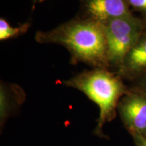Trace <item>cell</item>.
<instances>
[{"label":"cell","instance_id":"6da1fadb","mask_svg":"<svg viewBox=\"0 0 146 146\" xmlns=\"http://www.w3.org/2000/svg\"><path fill=\"white\" fill-rule=\"evenodd\" d=\"M35 40L41 44L65 47L70 53L72 64L110 69L104 27L101 23L75 16L51 30L39 31Z\"/></svg>","mask_w":146,"mask_h":146},{"label":"cell","instance_id":"7a4b0ae2","mask_svg":"<svg viewBox=\"0 0 146 146\" xmlns=\"http://www.w3.org/2000/svg\"><path fill=\"white\" fill-rule=\"evenodd\" d=\"M61 83L81 91L98 105L100 116L95 133L100 136L103 135L104 125L115 118L120 99L129 90L124 80L110 69L84 70Z\"/></svg>","mask_w":146,"mask_h":146},{"label":"cell","instance_id":"3957f363","mask_svg":"<svg viewBox=\"0 0 146 146\" xmlns=\"http://www.w3.org/2000/svg\"><path fill=\"white\" fill-rule=\"evenodd\" d=\"M110 69L120 67L146 29V20L132 15L116 18L104 24Z\"/></svg>","mask_w":146,"mask_h":146},{"label":"cell","instance_id":"277c9868","mask_svg":"<svg viewBox=\"0 0 146 146\" xmlns=\"http://www.w3.org/2000/svg\"><path fill=\"white\" fill-rule=\"evenodd\" d=\"M117 110L131 135L146 137V92L130 89L120 100Z\"/></svg>","mask_w":146,"mask_h":146},{"label":"cell","instance_id":"5b68a950","mask_svg":"<svg viewBox=\"0 0 146 146\" xmlns=\"http://www.w3.org/2000/svg\"><path fill=\"white\" fill-rule=\"evenodd\" d=\"M76 16L102 25L116 18L133 14L127 0H78Z\"/></svg>","mask_w":146,"mask_h":146},{"label":"cell","instance_id":"8992f818","mask_svg":"<svg viewBox=\"0 0 146 146\" xmlns=\"http://www.w3.org/2000/svg\"><path fill=\"white\" fill-rule=\"evenodd\" d=\"M114 72L123 80L131 82L146 72V29Z\"/></svg>","mask_w":146,"mask_h":146},{"label":"cell","instance_id":"52a82bcc","mask_svg":"<svg viewBox=\"0 0 146 146\" xmlns=\"http://www.w3.org/2000/svg\"><path fill=\"white\" fill-rule=\"evenodd\" d=\"M25 93L21 87L1 81L0 83V124L4 125L25 100Z\"/></svg>","mask_w":146,"mask_h":146},{"label":"cell","instance_id":"ba28073f","mask_svg":"<svg viewBox=\"0 0 146 146\" xmlns=\"http://www.w3.org/2000/svg\"><path fill=\"white\" fill-rule=\"evenodd\" d=\"M31 23L28 21L18 27H12L4 18H0V41L13 39L19 37L28 31Z\"/></svg>","mask_w":146,"mask_h":146},{"label":"cell","instance_id":"9c48e42d","mask_svg":"<svg viewBox=\"0 0 146 146\" xmlns=\"http://www.w3.org/2000/svg\"><path fill=\"white\" fill-rule=\"evenodd\" d=\"M131 10L141 14V17L146 20V0H127Z\"/></svg>","mask_w":146,"mask_h":146},{"label":"cell","instance_id":"30bf717a","mask_svg":"<svg viewBox=\"0 0 146 146\" xmlns=\"http://www.w3.org/2000/svg\"><path fill=\"white\" fill-rule=\"evenodd\" d=\"M129 89L146 92V72L140 77L133 81L132 82V85Z\"/></svg>","mask_w":146,"mask_h":146},{"label":"cell","instance_id":"8fae6325","mask_svg":"<svg viewBox=\"0 0 146 146\" xmlns=\"http://www.w3.org/2000/svg\"><path fill=\"white\" fill-rule=\"evenodd\" d=\"M133 138L136 146H146V137L133 135Z\"/></svg>","mask_w":146,"mask_h":146},{"label":"cell","instance_id":"7c38bea8","mask_svg":"<svg viewBox=\"0 0 146 146\" xmlns=\"http://www.w3.org/2000/svg\"><path fill=\"white\" fill-rule=\"evenodd\" d=\"M46 1V0H35V3H42L43 1Z\"/></svg>","mask_w":146,"mask_h":146}]
</instances>
